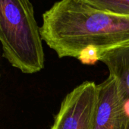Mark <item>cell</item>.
I'll use <instances>...</instances> for the list:
<instances>
[{
	"label": "cell",
	"instance_id": "obj_1",
	"mask_svg": "<svg viewBox=\"0 0 129 129\" xmlns=\"http://www.w3.org/2000/svg\"><path fill=\"white\" fill-rule=\"evenodd\" d=\"M42 40L58 57L83 63L129 46V16L96 9L82 0H59L43 15Z\"/></svg>",
	"mask_w": 129,
	"mask_h": 129
},
{
	"label": "cell",
	"instance_id": "obj_2",
	"mask_svg": "<svg viewBox=\"0 0 129 129\" xmlns=\"http://www.w3.org/2000/svg\"><path fill=\"white\" fill-rule=\"evenodd\" d=\"M40 27L30 0H0V43L3 57L24 74L44 68Z\"/></svg>",
	"mask_w": 129,
	"mask_h": 129
},
{
	"label": "cell",
	"instance_id": "obj_3",
	"mask_svg": "<svg viewBox=\"0 0 129 129\" xmlns=\"http://www.w3.org/2000/svg\"><path fill=\"white\" fill-rule=\"evenodd\" d=\"M97 100L93 81L79 84L61 101L51 129H93Z\"/></svg>",
	"mask_w": 129,
	"mask_h": 129
},
{
	"label": "cell",
	"instance_id": "obj_4",
	"mask_svg": "<svg viewBox=\"0 0 129 129\" xmlns=\"http://www.w3.org/2000/svg\"><path fill=\"white\" fill-rule=\"evenodd\" d=\"M97 91L93 129H129L127 103L120 95L114 78L109 76L97 85Z\"/></svg>",
	"mask_w": 129,
	"mask_h": 129
},
{
	"label": "cell",
	"instance_id": "obj_5",
	"mask_svg": "<svg viewBox=\"0 0 129 129\" xmlns=\"http://www.w3.org/2000/svg\"><path fill=\"white\" fill-rule=\"evenodd\" d=\"M98 61L106 66L120 95L129 103V46L106 52L99 56Z\"/></svg>",
	"mask_w": 129,
	"mask_h": 129
},
{
	"label": "cell",
	"instance_id": "obj_6",
	"mask_svg": "<svg viewBox=\"0 0 129 129\" xmlns=\"http://www.w3.org/2000/svg\"><path fill=\"white\" fill-rule=\"evenodd\" d=\"M103 11L129 16V0H82Z\"/></svg>",
	"mask_w": 129,
	"mask_h": 129
}]
</instances>
